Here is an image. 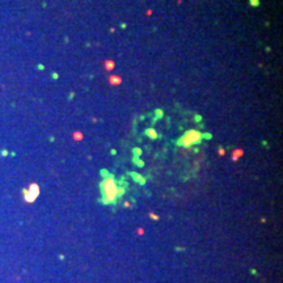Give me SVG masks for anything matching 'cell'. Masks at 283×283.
Here are the masks:
<instances>
[{"instance_id": "10", "label": "cell", "mask_w": 283, "mask_h": 283, "mask_svg": "<svg viewBox=\"0 0 283 283\" xmlns=\"http://www.w3.org/2000/svg\"><path fill=\"white\" fill-rule=\"evenodd\" d=\"M134 161L136 163V165H138V167H143V165H144V164H143V161H140V160H138V159H136V157L134 159Z\"/></svg>"}, {"instance_id": "12", "label": "cell", "mask_w": 283, "mask_h": 283, "mask_svg": "<svg viewBox=\"0 0 283 283\" xmlns=\"http://www.w3.org/2000/svg\"><path fill=\"white\" fill-rule=\"evenodd\" d=\"M156 117H157V118H161V117H163L161 110H156Z\"/></svg>"}, {"instance_id": "7", "label": "cell", "mask_w": 283, "mask_h": 283, "mask_svg": "<svg viewBox=\"0 0 283 283\" xmlns=\"http://www.w3.org/2000/svg\"><path fill=\"white\" fill-rule=\"evenodd\" d=\"M113 68H114V62L113 60L105 62V70H106V71H112Z\"/></svg>"}, {"instance_id": "13", "label": "cell", "mask_w": 283, "mask_h": 283, "mask_svg": "<svg viewBox=\"0 0 283 283\" xmlns=\"http://www.w3.org/2000/svg\"><path fill=\"white\" fill-rule=\"evenodd\" d=\"M219 155H222V156L224 155V149H223V148H219Z\"/></svg>"}, {"instance_id": "6", "label": "cell", "mask_w": 283, "mask_h": 283, "mask_svg": "<svg viewBox=\"0 0 283 283\" xmlns=\"http://www.w3.org/2000/svg\"><path fill=\"white\" fill-rule=\"evenodd\" d=\"M145 135H147L148 138H151V139H156L157 138V134H156V131H155L153 129H147L145 130Z\"/></svg>"}, {"instance_id": "1", "label": "cell", "mask_w": 283, "mask_h": 283, "mask_svg": "<svg viewBox=\"0 0 283 283\" xmlns=\"http://www.w3.org/2000/svg\"><path fill=\"white\" fill-rule=\"evenodd\" d=\"M101 176L104 180L100 184V191H101V202L104 204H115L123 194H125V188L119 186V184L115 181L114 176L109 173L106 169L101 170Z\"/></svg>"}, {"instance_id": "2", "label": "cell", "mask_w": 283, "mask_h": 283, "mask_svg": "<svg viewBox=\"0 0 283 283\" xmlns=\"http://www.w3.org/2000/svg\"><path fill=\"white\" fill-rule=\"evenodd\" d=\"M202 142V132L198 130H188L181 138L177 140V145L184 148H189L194 144H198Z\"/></svg>"}, {"instance_id": "11", "label": "cell", "mask_w": 283, "mask_h": 283, "mask_svg": "<svg viewBox=\"0 0 283 283\" xmlns=\"http://www.w3.org/2000/svg\"><path fill=\"white\" fill-rule=\"evenodd\" d=\"M149 216H151V219H153V220H159V216L156 215V214H149Z\"/></svg>"}, {"instance_id": "8", "label": "cell", "mask_w": 283, "mask_h": 283, "mask_svg": "<svg viewBox=\"0 0 283 283\" xmlns=\"http://www.w3.org/2000/svg\"><path fill=\"white\" fill-rule=\"evenodd\" d=\"M241 155H243V151H241V149L233 151V156H232V159H233V160H237V159H239V157L241 156Z\"/></svg>"}, {"instance_id": "5", "label": "cell", "mask_w": 283, "mask_h": 283, "mask_svg": "<svg viewBox=\"0 0 283 283\" xmlns=\"http://www.w3.org/2000/svg\"><path fill=\"white\" fill-rule=\"evenodd\" d=\"M109 83L113 84V85H118V84L122 83V80H121L119 76H110L109 77Z\"/></svg>"}, {"instance_id": "9", "label": "cell", "mask_w": 283, "mask_h": 283, "mask_svg": "<svg viewBox=\"0 0 283 283\" xmlns=\"http://www.w3.org/2000/svg\"><path fill=\"white\" fill-rule=\"evenodd\" d=\"M248 1H249V5L253 7V8H255V7L259 5V0H248Z\"/></svg>"}, {"instance_id": "3", "label": "cell", "mask_w": 283, "mask_h": 283, "mask_svg": "<svg viewBox=\"0 0 283 283\" xmlns=\"http://www.w3.org/2000/svg\"><path fill=\"white\" fill-rule=\"evenodd\" d=\"M38 193H39L38 185L33 184V185L30 186V191H26V190H25V199L28 200V202H33V200L37 198Z\"/></svg>"}, {"instance_id": "4", "label": "cell", "mask_w": 283, "mask_h": 283, "mask_svg": "<svg viewBox=\"0 0 283 283\" xmlns=\"http://www.w3.org/2000/svg\"><path fill=\"white\" fill-rule=\"evenodd\" d=\"M131 177L134 178L138 184H140V185H144L145 184V178H143L140 174H138V173H131Z\"/></svg>"}]
</instances>
